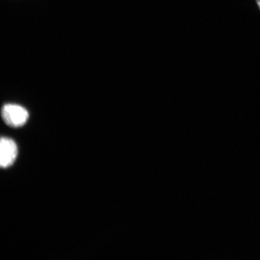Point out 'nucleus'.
I'll list each match as a JSON object with an SVG mask.
<instances>
[{
    "instance_id": "7ed1b4c3",
    "label": "nucleus",
    "mask_w": 260,
    "mask_h": 260,
    "mask_svg": "<svg viewBox=\"0 0 260 260\" xmlns=\"http://www.w3.org/2000/svg\"><path fill=\"white\" fill-rule=\"evenodd\" d=\"M256 3H257V5L260 10V0H256Z\"/></svg>"
},
{
    "instance_id": "f03ea898",
    "label": "nucleus",
    "mask_w": 260,
    "mask_h": 260,
    "mask_svg": "<svg viewBox=\"0 0 260 260\" xmlns=\"http://www.w3.org/2000/svg\"><path fill=\"white\" fill-rule=\"evenodd\" d=\"M18 155L16 143L8 138H2L0 142V165L3 168L11 167Z\"/></svg>"
},
{
    "instance_id": "f257e3e1",
    "label": "nucleus",
    "mask_w": 260,
    "mask_h": 260,
    "mask_svg": "<svg viewBox=\"0 0 260 260\" xmlns=\"http://www.w3.org/2000/svg\"><path fill=\"white\" fill-rule=\"evenodd\" d=\"M3 121L9 126L19 128L25 124L29 118L28 110L16 104H6L2 109Z\"/></svg>"
}]
</instances>
